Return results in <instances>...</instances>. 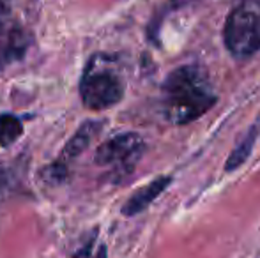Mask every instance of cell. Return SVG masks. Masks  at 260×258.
<instances>
[{"instance_id":"6da1fadb","label":"cell","mask_w":260,"mask_h":258,"mask_svg":"<svg viewBox=\"0 0 260 258\" xmlns=\"http://www.w3.org/2000/svg\"><path fill=\"white\" fill-rule=\"evenodd\" d=\"M161 90L165 119L174 126L199 121L218 101L207 71L197 64L179 65L168 72Z\"/></svg>"},{"instance_id":"7a4b0ae2","label":"cell","mask_w":260,"mask_h":258,"mask_svg":"<svg viewBox=\"0 0 260 258\" xmlns=\"http://www.w3.org/2000/svg\"><path fill=\"white\" fill-rule=\"evenodd\" d=\"M126 85L119 72L110 67L105 57H94L85 67L80 82V97L89 110H106L119 104Z\"/></svg>"},{"instance_id":"3957f363","label":"cell","mask_w":260,"mask_h":258,"mask_svg":"<svg viewBox=\"0 0 260 258\" xmlns=\"http://www.w3.org/2000/svg\"><path fill=\"white\" fill-rule=\"evenodd\" d=\"M223 43L234 59L244 60L260 50V7L244 2L232 9L223 27Z\"/></svg>"},{"instance_id":"277c9868","label":"cell","mask_w":260,"mask_h":258,"mask_svg":"<svg viewBox=\"0 0 260 258\" xmlns=\"http://www.w3.org/2000/svg\"><path fill=\"white\" fill-rule=\"evenodd\" d=\"M145 152V141L138 133H120L103 141L94 154V161L108 166L113 175H129Z\"/></svg>"},{"instance_id":"5b68a950","label":"cell","mask_w":260,"mask_h":258,"mask_svg":"<svg viewBox=\"0 0 260 258\" xmlns=\"http://www.w3.org/2000/svg\"><path fill=\"white\" fill-rule=\"evenodd\" d=\"M172 177L170 175H161L157 179L151 180L149 184H145L144 188H140L138 191H135L133 195L127 198V202L122 207V214L126 217H133L137 214L144 212L145 209H149L152 202L156 198H159L165 191L168 190V186L172 184Z\"/></svg>"},{"instance_id":"8992f818","label":"cell","mask_w":260,"mask_h":258,"mask_svg":"<svg viewBox=\"0 0 260 258\" xmlns=\"http://www.w3.org/2000/svg\"><path fill=\"white\" fill-rule=\"evenodd\" d=\"M101 129V122H94V121H89L85 124L80 126V129L73 134L71 140L66 143L64 151H62V163H66L68 159H75L85 151L87 147L90 145V141L96 138V134L100 133Z\"/></svg>"},{"instance_id":"52a82bcc","label":"cell","mask_w":260,"mask_h":258,"mask_svg":"<svg viewBox=\"0 0 260 258\" xmlns=\"http://www.w3.org/2000/svg\"><path fill=\"white\" fill-rule=\"evenodd\" d=\"M258 136V124L251 126L250 131L246 133V136L236 145L232 152H230L229 159H226V165H225V172H234V170L241 168V166L246 163V159L250 158V154L253 152L255 147V141H257Z\"/></svg>"},{"instance_id":"ba28073f","label":"cell","mask_w":260,"mask_h":258,"mask_svg":"<svg viewBox=\"0 0 260 258\" xmlns=\"http://www.w3.org/2000/svg\"><path fill=\"white\" fill-rule=\"evenodd\" d=\"M23 134V124L13 114H0V147L7 149L20 140Z\"/></svg>"},{"instance_id":"9c48e42d","label":"cell","mask_w":260,"mask_h":258,"mask_svg":"<svg viewBox=\"0 0 260 258\" xmlns=\"http://www.w3.org/2000/svg\"><path fill=\"white\" fill-rule=\"evenodd\" d=\"M11 14V0H0V30H4Z\"/></svg>"},{"instance_id":"30bf717a","label":"cell","mask_w":260,"mask_h":258,"mask_svg":"<svg viewBox=\"0 0 260 258\" xmlns=\"http://www.w3.org/2000/svg\"><path fill=\"white\" fill-rule=\"evenodd\" d=\"M6 180H7V173H6V170L0 166V191H2V188L6 186Z\"/></svg>"},{"instance_id":"8fae6325","label":"cell","mask_w":260,"mask_h":258,"mask_svg":"<svg viewBox=\"0 0 260 258\" xmlns=\"http://www.w3.org/2000/svg\"><path fill=\"white\" fill-rule=\"evenodd\" d=\"M94 258H106V248H105V246H101L100 251H98V255Z\"/></svg>"},{"instance_id":"7c38bea8","label":"cell","mask_w":260,"mask_h":258,"mask_svg":"<svg viewBox=\"0 0 260 258\" xmlns=\"http://www.w3.org/2000/svg\"><path fill=\"white\" fill-rule=\"evenodd\" d=\"M175 2H179V4H182V2H188V0H175Z\"/></svg>"},{"instance_id":"4fadbf2b","label":"cell","mask_w":260,"mask_h":258,"mask_svg":"<svg viewBox=\"0 0 260 258\" xmlns=\"http://www.w3.org/2000/svg\"><path fill=\"white\" fill-rule=\"evenodd\" d=\"M253 2H257V4H258V6H260V0H253Z\"/></svg>"}]
</instances>
